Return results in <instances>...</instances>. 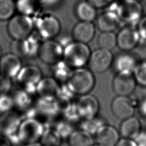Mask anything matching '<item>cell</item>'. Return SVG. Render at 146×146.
<instances>
[{
  "label": "cell",
  "instance_id": "1",
  "mask_svg": "<svg viewBox=\"0 0 146 146\" xmlns=\"http://www.w3.org/2000/svg\"><path fill=\"white\" fill-rule=\"evenodd\" d=\"M66 82L67 86L73 94L81 96L92 90L95 80L90 70L81 67L71 71Z\"/></svg>",
  "mask_w": 146,
  "mask_h": 146
},
{
  "label": "cell",
  "instance_id": "2",
  "mask_svg": "<svg viewBox=\"0 0 146 146\" xmlns=\"http://www.w3.org/2000/svg\"><path fill=\"white\" fill-rule=\"evenodd\" d=\"M91 53L87 43L72 41L64 47L63 60L71 68L84 67L88 62Z\"/></svg>",
  "mask_w": 146,
  "mask_h": 146
},
{
  "label": "cell",
  "instance_id": "3",
  "mask_svg": "<svg viewBox=\"0 0 146 146\" xmlns=\"http://www.w3.org/2000/svg\"><path fill=\"white\" fill-rule=\"evenodd\" d=\"M34 26V22L30 16L20 14L10 19L7 31L14 40H21L31 34Z\"/></svg>",
  "mask_w": 146,
  "mask_h": 146
},
{
  "label": "cell",
  "instance_id": "4",
  "mask_svg": "<svg viewBox=\"0 0 146 146\" xmlns=\"http://www.w3.org/2000/svg\"><path fill=\"white\" fill-rule=\"evenodd\" d=\"M43 132L42 124L36 119L29 117L22 121L17 134L20 141L27 144L38 142Z\"/></svg>",
  "mask_w": 146,
  "mask_h": 146
},
{
  "label": "cell",
  "instance_id": "5",
  "mask_svg": "<svg viewBox=\"0 0 146 146\" xmlns=\"http://www.w3.org/2000/svg\"><path fill=\"white\" fill-rule=\"evenodd\" d=\"M63 47L52 39L44 40L40 44L38 55L41 62L48 65H54L63 59Z\"/></svg>",
  "mask_w": 146,
  "mask_h": 146
},
{
  "label": "cell",
  "instance_id": "6",
  "mask_svg": "<svg viewBox=\"0 0 146 146\" xmlns=\"http://www.w3.org/2000/svg\"><path fill=\"white\" fill-rule=\"evenodd\" d=\"M39 36L44 40L52 39L60 33L61 25L59 19L51 14L40 16L34 23Z\"/></svg>",
  "mask_w": 146,
  "mask_h": 146
},
{
  "label": "cell",
  "instance_id": "7",
  "mask_svg": "<svg viewBox=\"0 0 146 146\" xmlns=\"http://www.w3.org/2000/svg\"><path fill=\"white\" fill-rule=\"evenodd\" d=\"M143 11V6L139 1L123 2L119 4L118 15L121 22L134 26L141 19Z\"/></svg>",
  "mask_w": 146,
  "mask_h": 146
},
{
  "label": "cell",
  "instance_id": "8",
  "mask_svg": "<svg viewBox=\"0 0 146 146\" xmlns=\"http://www.w3.org/2000/svg\"><path fill=\"white\" fill-rule=\"evenodd\" d=\"M113 62L111 50L99 48L91 53L88 64L93 72L102 73L107 70Z\"/></svg>",
  "mask_w": 146,
  "mask_h": 146
},
{
  "label": "cell",
  "instance_id": "9",
  "mask_svg": "<svg viewBox=\"0 0 146 146\" xmlns=\"http://www.w3.org/2000/svg\"><path fill=\"white\" fill-rule=\"evenodd\" d=\"M16 78L18 82L25 87L26 92H31L36 91V85L42 78V73L36 66L27 65L22 67Z\"/></svg>",
  "mask_w": 146,
  "mask_h": 146
},
{
  "label": "cell",
  "instance_id": "10",
  "mask_svg": "<svg viewBox=\"0 0 146 146\" xmlns=\"http://www.w3.org/2000/svg\"><path fill=\"white\" fill-rule=\"evenodd\" d=\"M111 110L117 119L123 120L133 115L135 106L128 96L117 95L111 102Z\"/></svg>",
  "mask_w": 146,
  "mask_h": 146
},
{
  "label": "cell",
  "instance_id": "11",
  "mask_svg": "<svg viewBox=\"0 0 146 146\" xmlns=\"http://www.w3.org/2000/svg\"><path fill=\"white\" fill-rule=\"evenodd\" d=\"M140 43V36L135 26L122 28L116 35V46L124 51H130Z\"/></svg>",
  "mask_w": 146,
  "mask_h": 146
},
{
  "label": "cell",
  "instance_id": "12",
  "mask_svg": "<svg viewBox=\"0 0 146 146\" xmlns=\"http://www.w3.org/2000/svg\"><path fill=\"white\" fill-rule=\"evenodd\" d=\"M136 84L133 74L116 73L112 80V87L117 95L129 96L134 92Z\"/></svg>",
  "mask_w": 146,
  "mask_h": 146
},
{
  "label": "cell",
  "instance_id": "13",
  "mask_svg": "<svg viewBox=\"0 0 146 146\" xmlns=\"http://www.w3.org/2000/svg\"><path fill=\"white\" fill-rule=\"evenodd\" d=\"M75 106L79 116L84 119L96 116L99 110L98 99L94 96L88 94L81 95Z\"/></svg>",
  "mask_w": 146,
  "mask_h": 146
},
{
  "label": "cell",
  "instance_id": "14",
  "mask_svg": "<svg viewBox=\"0 0 146 146\" xmlns=\"http://www.w3.org/2000/svg\"><path fill=\"white\" fill-rule=\"evenodd\" d=\"M22 121L21 115L14 111L10 110L2 113L0 117V133L8 137L15 135Z\"/></svg>",
  "mask_w": 146,
  "mask_h": 146
},
{
  "label": "cell",
  "instance_id": "15",
  "mask_svg": "<svg viewBox=\"0 0 146 146\" xmlns=\"http://www.w3.org/2000/svg\"><path fill=\"white\" fill-rule=\"evenodd\" d=\"M22 67L20 58L12 53L0 58V74L9 78H15Z\"/></svg>",
  "mask_w": 146,
  "mask_h": 146
},
{
  "label": "cell",
  "instance_id": "16",
  "mask_svg": "<svg viewBox=\"0 0 146 146\" xmlns=\"http://www.w3.org/2000/svg\"><path fill=\"white\" fill-rule=\"evenodd\" d=\"M139 61L135 54L129 51L119 55L114 61L116 73L133 74Z\"/></svg>",
  "mask_w": 146,
  "mask_h": 146
},
{
  "label": "cell",
  "instance_id": "17",
  "mask_svg": "<svg viewBox=\"0 0 146 146\" xmlns=\"http://www.w3.org/2000/svg\"><path fill=\"white\" fill-rule=\"evenodd\" d=\"M95 139L102 146H115L120 139V133L114 127L104 124L95 133Z\"/></svg>",
  "mask_w": 146,
  "mask_h": 146
},
{
  "label": "cell",
  "instance_id": "18",
  "mask_svg": "<svg viewBox=\"0 0 146 146\" xmlns=\"http://www.w3.org/2000/svg\"><path fill=\"white\" fill-rule=\"evenodd\" d=\"M60 87L58 81L51 77L42 78L36 85V91L42 98L54 99L58 96Z\"/></svg>",
  "mask_w": 146,
  "mask_h": 146
},
{
  "label": "cell",
  "instance_id": "19",
  "mask_svg": "<svg viewBox=\"0 0 146 146\" xmlns=\"http://www.w3.org/2000/svg\"><path fill=\"white\" fill-rule=\"evenodd\" d=\"M95 28L92 22L82 21L76 23L72 31L73 38L75 41L87 43L94 38Z\"/></svg>",
  "mask_w": 146,
  "mask_h": 146
},
{
  "label": "cell",
  "instance_id": "20",
  "mask_svg": "<svg viewBox=\"0 0 146 146\" xmlns=\"http://www.w3.org/2000/svg\"><path fill=\"white\" fill-rule=\"evenodd\" d=\"M121 22L118 14L108 9L99 16L97 25L102 32H113L120 25Z\"/></svg>",
  "mask_w": 146,
  "mask_h": 146
},
{
  "label": "cell",
  "instance_id": "21",
  "mask_svg": "<svg viewBox=\"0 0 146 146\" xmlns=\"http://www.w3.org/2000/svg\"><path fill=\"white\" fill-rule=\"evenodd\" d=\"M141 131V125L139 119L133 115L122 120L119 133L122 137L134 139Z\"/></svg>",
  "mask_w": 146,
  "mask_h": 146
},
{
  "label": "cell",
  "instance_id": "22",
  "mask_svg": "<svg viewBox=\"0 0 146 146\" xmlns=\"http://www.w3.org/2000/svg\"><path fill=\"white\" fill-rule=\"evenodd\" d=\"M94 143L92 135L83 129L73 131L68 136L69 146H93Z\"/></svg>",
  "mask_w": 146,
  "mask_h": 146
},
{
  "label": "cell",
  "instance_id": "23",
  "mask_svg": "<svg viewBox=\"0 0 146 146\" xmlns=\"http://www.w3.org/2000/svg\"><path fill=\"white\" fill-rule=\"evenodd\" d=\"M75 11L76 16L82 21L92 22L96 16V8L87 1L79 2Z\"/></svg>",
  "mask_w": 146,
  "mask_h": 146
},
{
  "label": "cell",
  "instance_id": "24",
  "mask_svg": "<svg viewBox=\"0 0 146 146\" xmlns=\"http://www.w3.org/2000/svg\"><path fill=\"white\" fill-rule=\"evenodd\" d=\"M21 41L23 56H31L38 54L40 44L36 36L31 34Z\"/></svg>",
  "mask_w": 146,
  "mask_h": 146
},
{
  "label": "cell",
  "instance_id": "25",
  "mask_svg": "<svg viewBox=\"0 0 146 146\" xmlns=\"http://www.w3.org/2000/svg\"><path fill=\"white\" fill-rule=\"evenodd\" d=\"M15 6L20 14L30 16L38 11L40 4L39 0H17Z\"/></svg>",
  "mask_w": 146,
  "mask_h": 146
},
{
  "label": "cell",
  "instance_id": "26",
  "mask_svg": "<svg viewBox=\"0 0 146 146\" xmlns=\"http://www.w3.org/2000/svg\"><path fill=\"white\" fill-rule=\"evenodd\" d=\"M99 48L111 50L116 46V35L113 32H102L98 38Z\"/></svg>",
  "mask_w": 146,
  "mask_h": 146
},
{
  "label": "cell",
  "instance_id": "27",
  "mask_svg": "<svg viewBox=\"0 0 146 146\" xmlns=\"http://www.w3.org/2000/svg\"><path fill=\"white\" fill-rule=\"evenodd\" d=\"M62 137L56 129H49L44 131L40 139L43 146H59Z\"/></svg>",
  "mask_w": 146,
  "mask_h": 146
},
{
  "label": "cell",
  "instance_id": "28",
  "mask_svg": "<svg viewBox=\"0 0 146 146\" xmlns=\"http://www.w3.org/2000/svg\"><path fill=\"white\" fill-rule=\"evenodd\" d=\"M16 10L15 3L13 0H0V20L10 19Z\"/></svg>",
  "mask_w": 146,
  "mask_h": 146
},
{
  "label": "cell",
  "instance_id": "29",
  "mask_svg": "<svg viewBox=\"0 0 146 146\" xmlns=\"http://www.w3.org/2000/svg\"><path fill=\"white\" fill-rule=\"evenodd\" d=\"M84 120L85 121L82 124V129L91 135H95L100 127L104 124L101 119L96 117V116Z\"/></svg>",
  "mask_w": 146,
  "mask_h": 146
},
{
  "label": "cell",
  "instance_id": "30",
  "mask_svg": "<svg viewBox=\"0 0 146 146\" xmlns=\"http://www.w3.org/2000/svg\"><path fill=\"white\" fill-rule=\"evenodd\" d=\"M54 66H55V76L57 80H60L62 81L66 80L67 81L71 72V71L70 70L71 67L68 66L63 60V59L57 63L54 64Z\"/></svg>",
  "mask_w": 146,
  "mask_h": 146
},
{
  "label": "cell",
  "instance_id": "31",
  "mask_svg": "<svg viewBox=\"0 0 146 146\" xmlns=\"http://www.w3.org/2000/svg\"><path fill=\"white\" fill-rule=\"evenodd\" d=\"M133 75L137 84L146 87V60L139 62Z\"/></svg>",
  "mask_w": 146,
  "mask_h": 146
},
{
  "label": "cell",
  "instance_id": "32",
  "mask_svg": "<svg viewBox=\"0 0 146 146\" xmlns=\"http://www.w3.org/2000/svg\"><path fill=\"white\" fill-rule=\"evenodd\" d=\"M25 91H18L15 93V95L12 96L14 106H17L21 108L26 107L30 103V98L27 92Z\"/></svg>",
  "mask_w": 146,
  "mask_h": 146
},
{
  "label": "cell",
  "instance_id": "33",
  "mask_svg": "<svg viewBox=\"0 0 146 146\" xmlns=\"http://www.w3.org/2000/svg\"><path fill=\"white\" fill-rule=\"evenodd\" d=\"M13 97L7 94H0V112L3 113L12 110L14 107Z\"/></svg>",
  "mask_w": 146,
  "mask_h": 146
},
{
  "label": "cell",
  "instance_id": "34",
  "mask_svg": "<svg viewBox=\"0 0 146 146\" xmlns=\"http://www.w3.org/2000/svg\"><path fill=\"white\" fill-rule=\"evenodd\" d=\"M137 26L136 29L140 36V43H146V15L141 18Z\"/></svg>",
  "mask_w": 146,
  "mask_h": 146
},
{
  "label": "cell",
  "instance_id": "35",
  "mask_svg": "<svg viewBox=\"0 0 146 146\" xmlns=\"http://www.w3.org/2000/svg\"><path fill=\"white\" fill-rule=\"evenodd\" d=\"M10 78L0 74V94H7L11 87Z\"/></svg>",
  "mask_w": 146,
  "mask_h": 146
},
{
  "label": "cell",
  "instance_id": "36",
  "mask_svg": "<svg viewBox=\"0 0 146 146\" xmlns=\"http://www.w3.org/2000/svg\"><path fill=\"white\" fill-rule=\"evenodd\" d=\"M96 9H100L112 3L113 0H86Z\"/></svg>",
  "mask_w": 146,
  "mask_h": 146
},
{
  "label": "cell",
  "instance_id": "37",
  "mask_svg": "<svg viewBox=\"0 0 146 146\" xmlns=\"http://www.w3.org/2000/svg\"><path fill=\"white\" fill-rule=\"evenodd\" d=\"M137 146H146V131H142L134 139Z\"/></svg>",
  "mask_w": 146,
  "mask_h": 146
},
{
  "label": "cell",
  "instance_id": "38",
  "mask_svg": "<svg viewBox=\"0 0 146 146\" xmlns=\"http://www.w3.org/2000/svg\"><path fill=\"white\" fill-rule=\"evenodd\" d=\"M115 146H137L134 139L122 137L120 139Z\"/></svg>",
  "mask_w": 146,
  "mask_h": 146
},
{
  "label": "cell",
  "instance_id": "39",
  "mask_svg": "<svg viewBox=\"0 0 146 146\" xmlns=\"http://www.w3.org/2000/svg\"><path fill=\"white\" fill-rule=\"evenodd\" d=\"M137 111L140 116L146 118V99L141 101L138 104Z\"/></svg>",
  "mask_w": 146,
  "mask_h": 146
},
{
  "label": "cell",
  "instance_id": "40",
  "mask_svg": "<svg viewBox=\"0 0 146 146\" xmlns=\"http://www.w3.org/2000/svg\"><path fill=\"white\" fill-rule=\"evenodd\" d=\"M0 146H13L12 142L9 137L0 133Z\"/></svg>",
  "mask_w": 146,
  "mask_h": 146
},
{
  "label": "cell",
  "instance_id": "41",
  "mask_svg": "<svg viewBox=\"0 0 146 146\" xmlns=\"http://www.w3.org/2000/svg\"><path fill=\"white\" fill-rule=\"evenodd\" d=\"M58 0H39L40 6H52L56 4Z\"/></svg>",
  "mask_w": 146,
  "mask_h": 146
},
{
  "label": "cell",
  "instance_id": "42",
  "mask_svg": "<svg viewBox=\"0 0 146 146\" xmlns=\"http://www.w3.org/2000/svg\"><path fill=\"white\" fill-rule=\"evenodd\" d=\"M26 146H43L41 143H39L38 142L36 143H30V144H27Z\"/></svg>",
  "mask_w": 146,
  "mask_h": 146
},
{
  "label": "cell",
  "instance_id": "43",
  "mask_svg": "<svg viewBox=\"0 0 146 146\" xmlns=\"http://www.w3.org/2000/svg\"><path fill=\"white\" fill-rule=\"evenodd\" d=\"M122 2H129V1H139V0H121Z\"/></svg>",
  "mask_w": 146,
  "mask_h": 146
},
{
  "label": "cell",
  "instance_id": "44",
  "mask_svg": "<svg viewBox=\"0 0 146 146\" xmlns=\"http://www.w3.org/2000/svg\"><path fill=\"white\" fill-rule=\"evenodd\" d=\"M1 55H2V49L0 47V58H1Z\"/></svg>",
  "mask_w": 146,
  "mask_h": 146
},
{
  "label": "cell",
  "instance_id": "45",
  "mask_svg": "<svg viewBox=\"0 0 146 146\" xmlns=\"http://www.w3.org/2000/svg\"><path fill=\"white\" fill-rule=\"evenodd\" d=\"M93 146H102V145H100V144H96V145H94Z\"/></svg>",
  "mask_w": 146,
  "mask_h": 146
}]
</instances>
